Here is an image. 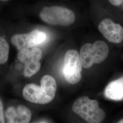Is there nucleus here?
<instances>
[{
  "mask_svg": "<svg viewBox=\"0 0 123 123\" xmlns=\"http://www.w3.org/2000/svg\"><path fill=\"white\" fill-rule=\"evenodd\" d=\"M0 28L17 52L23 49L40 48L49 38L46 31L37 28L31 29L24 21L14 23L3 22L0 23Z\"/></svg>",
  "mask_w": 123,
  "mask_h": 123,
  "instance_id": "nucleus-1",
  "label": "nucleus"
},
{
  "mask_svg": "<svg viewBox=\"0 0 123 123\" xmlns=\"http://www.w3.org/2000/svg\"><path fill=\"white\" fill-rule=\"evenodd\" d=\"M57 89L55 79L50 75H45L41 79L40 85L33 83L26 84L22 89V96L32 103L45 105L54 99Z\"/></svg>",
  "mask_w": 123,
  "mask_h": 123,
  "instance_id": "nucleus-2",
  "label": "nucleus"
},
{
  "mask_svg": "<svg viewBox=\"0 0 123 123\" xmlns=\"http://www.w3.org/2000/svg\"><path fill=\"white\" fill-rule=\"evenodd\" d=\"M72 110L88 123H101L106 117L105 111L99 107L98 102L87 96L78 98L74 103Z\"/></svg>",
  "mask_w": 123,
  "mask_h": 123,
  "instance_id": "nucleus-3",
  "label": "nucleus"
},
{
  "mask_svg": "<svg viewBox=\"0 0 123 123\" xmlns=\"http://www.w3.org/2000/svg\"><path fill=\"white\" fill-rule=\"evenodd\" d=\"M38 16L43 22L53 26H68L75 19L74 13L71 10L57 6H45Z\"/></svg>",
  "mask_w": 123,
  "mask_h": 123,
  "instance_id": "nucleus-4",
  "label": "nucleus"
},
{
  "mask_svg": "<svg viewBox=\"0 0 123 123\" xmlns=\"http://www.w3.org/2000/svg\"><path fill=\"white\" fill-rule=\"evenodd\" d=\"M109 51L107 44L102 41H97L93 44H84L79 54L82 65L85 68H89L93 64L100 63L107 58Z\"/></svg>",
  "mask_w": 123,
  "mask_h": 123,
  "instance_id": "nucleus-5",
  "label": "nucleus"
},
{
  "mask_svg": "<svg viewBox=\"0 0 123 123\" xmlns=\"http://www.w3.org/2000/svg\"><path fill=\"white\" fill-rule=\"evenodd\" d=\"M82 65L79 54L74 49L68 50L65 54L62 69L66 81L69 84L78 83L81 79Z\"/></svg>",
  "mask_w": 123,
  "mask_h": 123,
  "instance_id": "nucleus-6",
  "label": "nucleus"
},
{
  "mask_svg": "<svg viewBox=\"0 0 123 123\" xmlns=\"http://www.w3.org/2000/svg\"><path fill=\"white\" fill-rule=\"evenodd\" d=\"M98 29L106 39L111 43L119 44L123 42V26L110 19L103 20L99 24Z\"/></svg>",
  "mask_w": 123,
  "mask_h": 123,
  "instance_id": "nucleus-7",
  "label": "nucleus"
},
{
  "mask_svg": "<svg viewBox=\"0 0 123 123\" xmlns=\"http://www.w3.org/2000/svg\"><path fill=\"white\" fill-rule=\"evenodd\" d=\"M5 123H29L31 113L26 106L19 105L8 107L5 112Z\"/></svg>",
  "mask_w": 123,
  "mask_h": 123,
  "instance_id": "nucleus-8",
  "label": "nucleus"
},
{
  "mask_svg": "<svg viewBox=\"0 0 123 123\" xmlns=\"http://www.w3.org/2000/svg\"><path fill=\"white\" fill-rule=\"evenodd\" d=\"M10 46L9 41L0 28V73L8 70Z\"/></svg>",
  "mask_w": 123,
  "mask_h": 123,
  "instance_id": "nucleus-9",
  "label": "nucleus"
},
{
  "mask_svg": "<svg viewBox=\"0 0 123 123\" xmlns=\"http://www.w3.org/2000/svg\"><path fill=\"white\" fill-rule=\"evenodd\" d=\"M105 94L106 98L111 100H123V77L110 82L106 88Z\"/></svg>",
  "mask_w": 123,
  "mask_h": 123,
  "instance_id": "nucleus-10",
  "label": "nucleus"
},
{
  "mask_svg": "<svg viewBox=\"0 0 123 123\" xmlns=\"http://www.w3.org/2000/svg\"><path fill=\"white\" fill-rule=\"evenodd\" d=\"M41 67L40 61L30 60L25 62L17 72H21L25 78H30L39 71Z\"/></svg>",
  "mask_w": 123,
  "mask_h": 123,
  "instance_id": "nucleus-11",
  "label": "nucleus"
},
{
  "mask_svg": "<svg viewBox=\"0 0 123 123\" xmlns=\"http://www.w3.org/2000/svg\"><path fill=\"white\" fill-rule=\"evenodd\" d=\"M0 123H5V117L3 111V102L0 98Z\"/></svg>",
  "mask_w": 123,
  "mask_h": 123,
  "instance_id": "nucleus-12",
  "label": "nucleus"
},
{
  "mask_svg": "<svg viewBox=\"0 0 123 123\" xmlns=\"http://www.w3.org/2000/svg\"><path fill=\"white\" fill-rule=\"evenodd\" d=\"M109 2L112 5L114 6H119L123 3V0H110Z\"/></svg>",
  "mask_w": 123,
  "mask_h": 123,
  "instance_id": "nucleus-13",
  "label": "nucleus"
},
{
  "mask_svg": "<svg viewBox=\"0 0 123 123\" xmlns=\"http://www.w3.org/2000/svg\"><path fill=\"white\" fill-rule=\"evenodd\" d=\"M9 1L7 0H0V13L5 6L9 3Z\"/></svg>",
  "mask_w": 123,
  "mask_h": 123,
  "instance_id": "nucleus-14",
  "label": "nucleus"
},
{
  "mask_svg": "<svg viewBox=\"0 0 123 123\" xmlns=\"http://www.w3.org/2000/svg\"><path fill=\"white\" fill-rule=\"evenodd\" d=\"M116 123H123V119H121L120 120H119V121Z\"/></svg>",
  "mask_w": 123,
  "mask_h": 123,
  "instance_id": "nucleus-15",
  "label": "nucleus"
},
{
  "mask_svg": "<svg viewBox=\"0 0 123 123\" xmlns=\"http://www.w3.org/2000/svg\"></svg>",
  "mask_w": 123,
  "mask_h": 123,
  "instance_id": "nucleus-16",
  "label": "nucleus"
}]
</instances>
